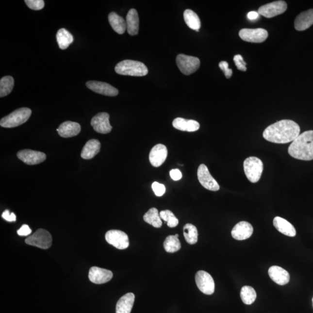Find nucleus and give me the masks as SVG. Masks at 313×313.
<instances>
[{
	"mask_svg": "<svg viewBox=\"0 0 313 313\" xmlns=\"http://www.w3.org/2000/svg\"><path fill=\"white\" fill-rule=\"evenodd\" d=\"M299 125L291 120H282L267 127L264 138L274 144H284L293 142L300 135Z\"/></svg>",
	"mask_w": 313,
	"mask_h": 313,
	"instance_id": "f257e3e1",
	"label": "nucleus"
},
{
	"mask_svg": "<svg viewBox=\"0 0 313 313\" xmlns=\"http://www.w3.org/2000/svg\"><path fill=\"white\" fill-rule=\"evenodd\" d=\"M288 153L295 159L303 161L313 160V131L300 134L292 142Z\"/></svg>",
	"mask_w": 313,
	"mask_h": 313,
	"instance_id": "f03ea898",
	"label": "nucleus"
},
{
	"mask_svg": "<svg viewBox=\"0 0 313 313\" xmlns=\"http://www.w3.org/2000/svg\"><path fill=\"white\" fill-rule=\"evenodd\" d=\"M115 72L124 76L142 77L148 74V67L144 63L124 60L119 62L115 67Z\"/></svg>",
	"mask_w": 313,
	"mask_h": 313,
	"instance_id": "7ed1b4c3",
	"label": "nucleus"
},
{
	"mask_svg": "<svg viewBox=\"0 0 313 313\" xmlns=\"http://www.w3.org/2000/svg\"><path fill=\"white\" fill-rule=\"evenodd\" d=\"M32 115V110L27 107H22L15 110L11 114L5 116L0 121V125L4 128H14L25 123Z\"/></svg>",
	"mask_w": 313,
	"mask_h": 313,
	"instance_id": "20e7f679",
	"label": "nucleus"
},
{
	"mask_svg": "<svg viewBox=\"0 0 313 313\" xmlns=\"http://www.w3.org/2000/svg\"><path fill=\"white\" fill-rule=\"evenodd\" d=\"M244 169L246 177L253 183L260 180L264 171V163L256 157H249L244 161Z\"/></svg>",
	"mask_w": 313,
	"mask_h": 313,
	"instance_id": "39448f33",
	"label": "nucleus"
},
{
	"mask_svg": "<svg viewBox=\"0 0 313 313\" xmlns=\"http://www.w3.org/2000/svg\"><path fill=\"white\" fill-rule=\"evenodd\" d=\"M25 243L41 249H49L52 246V235L46 230L38 229L33 234L26 238Z\"/></svg>",
	"mask_w": 313,
	"mask_h": 313,
	"instance_id": "423d86ee",
	"label": "nucleus"
},
{
	"mask_svg": "<svg viewBox=\"0 0 313 313\" xmlns=\"http://www.w3.org/2000/svg\"><path fill=\"white\" fill-rule=\"evenodd\" d=\"M177 64L181 72L185 75L195 73L200 66V61L198 58L184 54L177 56Z\"/></svg>",
	"mask_w": 313,
	"mask_h": 313,
	"instance_id": "0eeeda50",
	"label": "nucleus"
},
{
	"mask_svg": "<svg viewBox=\"0 0 313 313\" xmlns=\"http://www.w3.org/2000/svg\"><path fill=\"white\" fill-rule=\"evenodd\" d=\"M287 10V4L284 1H276L261 6L258 13L267 18H271L284 13Z\"/></svg>",
	"mask_w": 313,
	"mask_h": 313,
	"instance_id": "6e6552de",
	"label": "nucleus"
},
{
	"mask_svg": "<svg viewBox=\"0 0 313 313\" xmlns=\"http://www.w3.org/2000/svg\"><path fill=\"white\" fill-rule=\"evenodd\" d=\"M105 238L107 243L118 249H126L130 245L127 234L118 230H112L107 231Z\"/></svg>",
	"mask_w": 313,
	"mask_h": 313,
	"instance_id": "1a4fd4ad",
	"label": "nucleus"
},
{
	"mask_svg": "<svg viewBox=\"0 0 313 313\" xmlns=\"http://www.w3.org/2000/svg\"><path fill=\"white\" fill-rule=\"evenodd\" d=\"M195 279L197 286L202 293L208 295L214 293V280L210 274L203 270L198 271Z\"/></svg>",
	"mask_w": 313,
	"mask_h": 313,
	"instance_id": "9d476101",
	"label": "nucleus"
},
{
	"mask_svg": "<svg viewBox=\"0 0 313 313\" xmlns=\"http://www.w3.org/2000/svg\"><path fill=\"white\" fill-rule=\"evenodd\" d=\"M239 36L243 41L261 43L267 39L268 32L262 28L243 29L239 32Z\"/></svg>",
	"mask_w": 313,
	"mask_h": 313,
	"instance_id": "9b49d317",
	"label": "nucleus"
},
{
	"mask_svg": "<svg viewBox=\"0 0 313 313\" xmlns=\"http://www.w3.org/2000/svg\"><path fill=\"white\" fill-rule=\"evenodd\" d=\"M198 177L199 183L205 189L216 192L220 189L219 184L212 177L207 166L205 165L199 166L198 171Z\"/></svg>",
	"mask_w": 313,
	"mask_h": 313,
	"instance_id": "f8f14e48",
	"label": "nucleus"
},
{
	"mask_svg": "<svg viewBox=\"0 0 313 313\" xmlns=\"http://www.w3.org/2000/svg\"><path fill=\"white\" fill-rule=\"evenodd\" d=\"M17 156L22 162L30 165H38L44 162L47 159L46 154L43 152L29 149L19 151Z\"/></svg>",
	"mask_w": 313,
	"mask_h": 313,
	"instance_id": "ddd939ff",
	"label": "nucleus"
},
{
	"mask_svg": "<svg viewBox=\"0 0 313 313\" xmlns=\"http://www.w3.org/2000/svg\"><path fill=\"white\" fill-rule=\"evenodd\" d=\"M109 118L110 115L108 113H99L92 118L91 124L98 133H109L112 130Z\"/></svg>",
	"mask_w": 313,
	"mask_h": 313,
	"instance_id": "4468645a",
	"label": "nucleus"
},
{
	"mask_svg": "<svg viewBox=\"0 0 313 313\" xmlns=\"http://www.w3.org/2000/svg\"><path fill=\"white\" fill-rule=\"evenodd\" d=\"M86 86L92 91L105 96L115 97L118 94L117 89L106 82L89 81L86 83Z\"/></svg>",
	"mask_w": 313,
	"mask_h": 313,
	"instance_id": "2eb2a0df",
	"label": "nucleus"
},
{
	"mask_svg": "<svg viewBox=\"0 0 313 313\" xmlns=\"http://www.w3.org/2000/svg\"><path fill=\"white\" fill-rule=\"evenodd\" d=\"M113 274L111 271L98 267H92L89 270V279L96 284H104L110 281Z\"/></svg>",
	"mask_w": 313,
	"mask_h": 313,
	"instance_id": "dca6fc26",
	"label": "nucleus"
},
{
	"mask_svg": "<svg viewBox=\"0 0 313 313\" xmlns=\"http://www.w3.org/2000/svg\"><path fill=\"white\" fill-rule=\"evenodd\" d=\"M168 150L165 145L158 144L151 149L149 154V161L152 165L159 167L163 165L166 159Z\"/></svg>",
	"mask_w": 313,
	"mask_h": 313,
	"instance_id": "f3484780",
	"label": "nucleus"
},
{
	"mask_svg": "<svg viewBox=\"0 0 313 313\" xmlns=\"http://www.w3.org/2000/svg\"><path fill=\"white\" fill-rule=\"evenodd\" d=\"M253 229L249 223L242 221L238 223L231 231L232 237L237 240H244L251 237Z\"/></svg>",
	"mask_w": 313,
	"mask_h": 313,
	"instance_id": "a211bd4d",
	"label": "nucleus"
},
{
	"mask_svg": "<svg viewBox=\"0 0 313 313\" xmlns=\"http://www.w3.org/2000/svg\"><path fill=\"white\" fill-rule=\"evenodd\" d=\"M79 123L67 121L62 123L56 131L62 138H67L77 136L81 131Z\"/></svg>",
	"mask_w": 313,
	"mask_h": 313,
	"instance_id": "6ab92c4d",
	"label": "nucleus"
},
{
	"mask_svg": "<svg viewBox=\"0 0 313 313\" xmlns=\"http://www.w3.org/2000/svg\"><path fill=\"white\" fill-rule=\"evenodd\" d=\"M269 275L271 280L276 284L284 285L290 281V276L288 271L278 266H273L269 268Z\"/></svg>",
	"mask_w": 313,
	"mask_h": 313,
	"instance_id": "aec40b11",
	"label": "nucleus"
},
{
	"mask_svg": "<svg viewBox=\"0 0 313 313\" xmlns=\"http://www.w3.org/2000/svg\"><path fill=\"white\" fill-rule=\"evenodd\" d=\"M295 28L297 31H306L313 25V9L303 12L295 20Z\"/></svg>",
	"mask_w": 313,
	"mask_h": 313,
	"instance_id": "412c9836",
	"label": "nucleus"
},
{
	"mask_svg": "<svg viewBox=\"0 0 313 313\" xmlns=\"http://www.w3.org/2000/svg\"><path fill=\"white\" fill-rule=\"evenodd\" d=\"M172 125L175 129L186 132H195L200 127L198 121L180 117L175 118L173 121Z\"/></svg>",
	"mask_w": 313,
	"mask_h": 313,
	"instance_id": "4be33fe9",
	"label": "nucleus"
},
{
	"mask_svg": "<svg viewBox=\"0 0 313 313\" xmlns=\"http://www.w3.org/2000/svg\"><path fill=\"white\" fill-rule=\"evenodd\" d=\"M274 227L283 234L289 237H295L297 231L294 226L282 217L277 216L273 220Z\"/></svg>",
	"mask_w": 313,
	"mask_h": 313,
	"instance_id": "5701e85b",
	"label": "nucleus"
},
{
	"mask_svg": "<svg viewBox=\"0 0 313 313\" xmlns=\"http://www.w3.org/2000/svg\"><path fill=\"white\" fill-rule=\"evenodd\" d=\"M127 30L131 35L138 34L139 19L138 12L135 9H131L126 17Z\"/></svg>",
	"mask_w": 313,
	"mask_h": 313,
	"instance_id": "b1692460",
	"label": "nucleus"
},
{
	"mask_svg": "<svg viewBox=\"0 0 313 313\" xmlns=\"http://www.w3.org/2000/svg\"><path fill=\"white\" fill-rule=\"evenodd\" d=\"M100 150V142L97 139H91L83 146L81 156L83 159H91L99 153Z\"/></svg>",
	"mask_w": 313,
	"mask_h": 313,
	"instance_id": "393cba45",
	"label": "nucleus"
},
{
	"mask_svg": "<svg viewBox=\"0 0 313 313\" xmlns=\"http://www.w3.org/2000/svg\"><path fill=\"white\" fill-rule=\"evenodd\" d=\"M135 295L128 293L118 300L116 305V313H131L133 308Z\"/></svg>",
	"mask_w": 313,
	"mask_h": 313,
	"instance_id": "a878e982",
	"label": "nucleus"
},
{
	"mask_svg": "<svg viewBox=\"0 0 313 313\" xmlns=\"http://www.w3.org/2000/svg\"><path fill=\"white\" fill-rule=\"evenodd\" d=\"M108 19L110 25L116 33L119 34L124 33L127 29V24L123 17L113 12L109 15Z\"/></svg>",
	"mask_w": 313,
	"mask_h": 313,
	"instance_id": "bb28decb",
	"label": "nucleus"
},
{
	"mask_svg": "<svg viewBox=\"0 0 313 313\" xmlns=\"http://www.w3.org/2000/svg\"><path fill=\"white\" fill-rule=\"evenodd\" d=\"M184 20L189 28L198 32L201 28V21L198 14L192 10H186L183 14Z\"/></svg>",
	"mask_w": 313,
	"mask_h": 313,
	"instance_id": "cd10ccee",
	"label": "nucleus"
},
{
	"mask_svg": "<svg viewBox=\"0 0 313 313\" xmlns=\"http://www.w3.org/2000/svg\"><path fill=\"white\" fill-rule=\"evenodd\" d=\"M56 40H57L59 48L61 49H66L73 43L74 38L69 32L62 28L58 31L57 34H56Z\"/></svg>",
	"mask_w": 313,
	"mask_h": 313,
	"instance_id": "c85d7f7f",
	"label": "nucleus"
},
{
	"mask_svg": "<svg viewBox=\"0 0 313 313\" xmlns=\"http://www.w3.org/2000/svg\"><path fill=\"white\" fill-rule=\"evenodd\" d=\"M144 219L156 228L162 227L163 223L160 216L159 211L156 208H152L146 213L144 216Z\"/></svg>",
	"mask_w": 313,
	"mask_h": 313,
	"instance_id": "c756f323",
	"label": "nucleus"
},
{
	"mask_svg": "<svg viewBox=\"0 0 313 313\" xmlns=\"http://www.w3.org/2000/svg\"><path fill=\"white\" fill-rule=\"evenodd\" d=\"M183 235L187 243L193 245L198 242V231L195 226L187 223L183 227Z\"/></svg>",
	"mask_w": 313,
	"mask_h": 313,
	"instance_id": "7c9ffc66",
	"label": "nucleus"
},
{
	"mask_svg": "<svg viewBox=\"0 0 313 313\" xmlns=\"http://www.w3.org/2000/svg\"><path fill=\"white\" fill-rule=\"evenodd\" d=\"M14 79L11 76H5L0 80V97L7 96L13 91Z\"/></svg>",
	"mask_w": 313,
	"mask_h": 313,
	"instance_id": "2f4dec72",
	"label": "nucleus"
},
{
	"mask_svg": "<svg viewBox=\"0 0 313 313\" xmlns=\"http://www.w3.org/2000/svg\"><path fill=\"white\" fill-rule=\"evenodd\" d=\"M164 248L167 252L174 253L181 248L180 240L176 235H169L164 243Z\"/></svg>",
	"mask_w": 313,
	"mask_h": 313,
	"instance_id": "473e14b6",
	"label": "nucleus"
},
{
	"mask_svg": "<svg viewBox=\"0 0 313 313\" xmlns=\"http://www.w3.org/2000/svg\"><path fill=\"white\" fill-rule=\"evenodd\" d=\"M240 296L243 302L246 305H250L255 302L256 298V293L254 289L250 287V286H244L241 289Z\"/></svg>",
	"mask_w": 313,
	"mask_h": 313,
	"instance_id": "72a5a7b5",
	"label": "nucleus"
},
{
	"mask_svg": "<svg viewBox=\"0 0 313 313\" xmlns=\"http://www.w3.org/2000/svg\"><path fill=\"white\" fill-rule=\"evenodd\" d=\"M160 216L161 219L165 220L167 223V225H168V227L175 228L178 226L179 220L171 211L165 210L161 211Z\"/></svg>",
	"mask_w": 313,
	"mask_h": 313,
	"instance_id": "f704fd0d",
	"label": "nucleus"
},
{
	"mask_svg": "<svg viewBox=\"0 0 313 313\" xmlns=\"http://www.w3.org/2000/svg\"><path fill=\"white\" fill-rule=\"evenodd\" d=\"M25 2L28 7L33 10H41L45 5L43 0H26Z\"/></svg>",
	"mask_w": 313,
	"mask_h": 313,
	"instance_id": "c9c22d12",
	"label": "nucleus"
},
{
	"mask_svg": "<svg viewBox=\"0 0 313 313\" xmlns=\"http://www.w3.org/2000/svg\"><path fill=\"white\" fill-rule=\"evenodd\" d=\"M152 189H153V192L158 197H161L165 195V193L166 189L165 186L163 184L157 182L155 181L153 184H152Z\"/></svg>",
	"mask_w": 313,
	"mask_h": 313,
	"instance_id": "e433bc0d",
	"label": "nucleus"
},
{
	"mask_svg": "<svg viewBox=\"0 0 313 313\" xmlns=\"http://www.w3.org/2000/svg\"><path fill=\"white\" fill-rule=\"evenodd\" d=\"M233 61L238 70L246 71V62L244 61L243 56L241 55H236L234 56Z\"/></svg>",
	"mask_w": 313,
	"mask_h": 313,
	"instance_id": "4c0bfd02",
	"label": "nucleus"
},
{
	"mask_svg": "<svg viewBox=\"0 0 313 313\" xmlns=\"http://www.w3.org/2000/svg\"><path fill=\"white\" fill-rule=\"evenodd\" d=\"M219 66L223 72L227 79H230L232 76V71L229 68V64L227 62L222 61L219 63Z\"/></svg>",
	"mask_w": 313,
	"mask_h": 313,
	"instance_id": "58836bf2",
	"label": "nucleus"
},
{
	"mask_svg": "<svg viewBox=\"0 0 313 313\" xmlns=\"http://www.w3.org/2000/svg\"><path fill=\"white\" fill-rule=\"evenodd\" d=\"M3 219L7 220L8 222H16V216L14 213H10V211L5 210L2 214Z\"/></svg>",
	"mask_w": 313,
	"mask_h": 313,
	"instance_id": "ea45409f",
	"label": "nucleus"
},
{
	"mask_svg": "<svg viewBox=\"0 0 313 313\" xmlns=\"http://www.w3.org/2000/svg\"><path fill=\"white\" fill-rule=\"evenodd\" d=\"M17 234L20 236H28L32 233V230L27 225H23L17 231Z\"/></svg>",
	"mask_w": 313,
	"mask_h": 313,
	"instance_id": "a19ab883",
	"label": "nucleus"
},
{
	"mask_svg": "<svg viewBox=\"0 0 313 313\" xmlns=\"http://www.w3.org/2000/svg\"><path fill=\"white\" fill-rule=\"evenodd\" d=\"M169 174L170 177H171L174 181L180 180L181 177H182V174H181L180 169H172L171 171L169 172Z\"/></svg>",
	"mask_w": 313,
	"mask_h": 313,
	"instance_id": "79ce46f5",
	"label": "nucleus"
},
{
	"mask_svg": "<svg viewBox=\"0 0 313 313\" xmlns=\"http://www.w3.org/2000/svg\"><path fill=\"white\" fill-rule=\"evenodd\" d=\"M260 15L258 13V12L256 11H251L247 14V17L250 20H254L257 19Z\"/></svg>",
	"mask_w": 313,
	"mask_h": 313,
	"instance_id": "37998d69",
	"label": "nucleus"
},
{
	"mask_svg": "<svg viewBox=\"0 0 313 313\" xmlns=\"http://www.w3.org/2000/svg\"></svg>",
	"mask_w": 313,
	"mask_h": 313,
	"instance_id": "c03bdc74",
	"label": "nucleus"
}]
</instances>
